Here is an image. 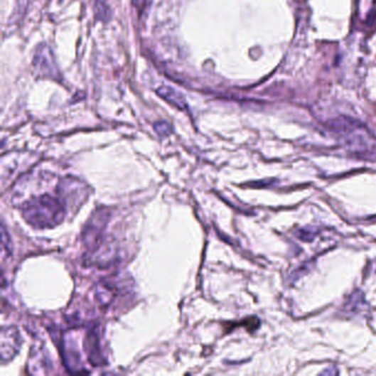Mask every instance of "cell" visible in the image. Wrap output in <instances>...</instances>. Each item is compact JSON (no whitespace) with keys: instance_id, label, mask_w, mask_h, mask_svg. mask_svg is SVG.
<instances>
[{"instance_id":"cell-7","label":"cell","mask_w":376,"mask_h":376,"mask_svg":"<svg viewBox=\"0 0 376 376\" xmlns=\"http://www.w3.org/2000/svg\"><path fill=\"white\" fill-rule=\"evenodd\" d=\"M157 94L161 96L163 100L171 104V105L176 106L179 109H186V101L185 97L179 93V92L175 91L173 87H160L157 89Z\"/></svg>"},{"instance_id":"cell-8","label":"cell","mask_w":376,"mask_h":376,"mask_svg":"<svg viewBox=\"0 0 376 376\" xmlns=\"http://www.w3.org/2000/svg\"><path fill=\"white\" fill-rule=\"evenodd\" d=\"M155 131L158 135L167 136L171 133V126L167 122H159L155 124Z\"/></svg>"},{"instance_id":"cell-4","label":"cell","mask_w":376,"mask_h":376,"mask_svg":"<svg viewBox=\"0 0 376 376\" xmlns=\"http://www.w3.org/2000/svg\"><path fill=\"white\" fill-rule=\"evenodd\" d=\"M33 65L36 71L42 74L43 77H52V79H61L59 69L55 63V55L51 49L47 45H41L38 47L33 58Z\"/></svg>"},{"instance_id":"cell-2","label":"cell","mask_w":376,"mask_h":376,"mask_svg":"<svg viewBox=\"0 0 376 376\" xmlns=\"http://www.w3.org/2000/svg\"><path fill=\"white\" fill-rule=\"evenodd\" d=\"M109 219V211L104 209L96 211L90 220L83 232V242L90 249H93L103 241V231Z\"/></svg>"},{"instance_id":"cell-6","label":"cell","mask_w":376,"mask_h":376,"mask_svg":"<svg viewBox=\"0 0 376 376\" xmlns=\"http://www.w3.org/2000/svg\"><path fill=\"white\" fill-rule=\"evenodd\" d=\"M85 349L89 354L90 362L93 365H101L105 363L103 355H102L101 348H100V339L95 330L87 332L85 339Z\"/></svg>"},{"instance_id":"cell-1","label":"cell","mask_w":376,"mask_h":376,"mask_svg":"<svg viewBox=\"0 0 376 376\" xmlns=\"http://www.w3.org/2000/svg\"><path fill=\"white\" fill-rule=\"evenodd\" d=\"M65 209L61 199L48 195H40L25 204L23 215L30 225L37 229L55 227L63 221Z\"/></svg>"},{"instance_id":"cell-9","label":"cell","mask_w":376,"mask_h":376,"mask_svg":"<svg viewBox=\"0 0 376 376\" xmlns=\"http://www.w3.org/2000/svg\"><path fill=\"white\" fill-rule=\"evenodd\" d=\"M134 3H135V5L137 6V7L141 8V5L145 3V0H134Z\"/></svg>"},{"instance_id":"cell-3","label":"cell","mask_w":376,"mask_h":376,"mask_svg":"<svg viewBox=\"0 0 376 376\" xmlns=\"http://www.w3.org/2000/svg\"><path fill=\"white\" fill-rule=\"evenodd\" d=\"M58 193L61 195V200L65 208L67 204H77V207H81L82 203H84L89 195L87 186L73 178H68L67 180L61 182Z\"/></svg>"},{"instance_id":"cell-5","label":"cell","mask_w":376,"mask_h":376,"mask_svg":"<svg viewBox=\"0 0 376 376\" xmlns=\"http://www.w3.org/2000/svg\"><path fill=\"white\" fill-rule=\"evenodd\" d=\"M21 345V338L16 328H4L1 331V359L4 362L13 359Z\"/></svg>"}]
</instances>
